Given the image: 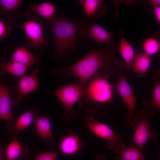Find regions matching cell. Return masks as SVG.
Listing matches in <instances>:
<instances>
[{"mask_svg":"<svg viewBox=\"0 0 160 160\" xmlns=\"http://www.w3.org/2000/svg\"><path fill=\"white\" fill-rule=\"evenodd\" d=\"M91 46L89 52L77 62L61 69L51 70L59 78L66 80L74 74L83 86L90 79L99 75L107 79L115 76L118 72L123 71L125 64L123 60L116 59V52L119 50V44L112 41L104 48H97L92 45L91 41L87 42Z\"/></svg>","mask_w":160,"mask_h":160,"instance_id":"cell-1","label":"cell"},{"mask_svg":"<svg viewBox=\"0 0 160 160\" xmlns=\"http://www.w3.org/2000/svg\"><path fill=\"white\" fill-rule=\"evenodd\" d=\"M44 20L50 28L53 36L54 57L58 58L67 57L77 40L83 20L56 16L51 20Z\"/></svg>","mask_w":160,"mask_h":160,"instance_id":"cell-2","label":"cell"},{"mask_svg":"<svg viewBox=\"0 0 160 160\" xmlns=\"http://www.w3.org/2000/svg\"><path fill=\"white\" fill-rule=\"evenodd\" d=\"M112 87L107 79L96 75L84 85L81 102L89 106L87 109L89 111L98 110L100 103H113Z\"/></svg>","mask_w":160,"mask_h":160,"instance_id":"cell-3","label":"cell"},{"mask_svg":"<svg viewBox=\"0 0 160 160\" xmlns=\"http://www.w3.org/2000/svg\"><path fill=\"white\" fill-rule=\"evenodd\" d=\"M154 110L151 107L144 106L129 124L134 132L132 143L142 151L147 141L153 142L158 137L156 131L152 128L150 122L154 115Z\"/></svg>","mask_w":160,"mask_h":160,"instance_id":"cell-4","label":"cell"},{"mask_svg":"<svg viewBox=\"0 0 160 160\" xmlns=\"http://www.w3.org/2000/svg\"><path fill=\"white\" fill-rule=\"evenodd\" d=\"M83 86L79 82L63 86L53 93L63 107V114L68 119L73 120L76 113L73 109L75 104L81 98Z\"/></svg>","mask_w":160,"mask_h":160,"instance_id":"cell-5","label":"cell"},{"mask_svg":"<svg viewBox=\"0 0 160 160\" xmlns=\"http://www.w3.org/2000/svg\"><path fill=\"white\" fill-rule=\"evenodd\" d=\"M85 126L95 135L107 141L106 146L108 149H113L122 142V135L116 134L108 125L95 119L94 116H86Z\"/></svg>","mask_w":160,"mask_h":160,"instance_id":"cell-6","label":"cell"},{"mask_svg":"<svg viewBox=\"0 0 160 160\" xmlns=\"http://www.w3.org/2000/svg\"><path fill=\"white\" fill-rule=\"evenodd\" d=\"M21 22L27 37L25 42L26 45L36 51H39L48 44L49 37L44 34L42 25L40 23L31 18Z\"/></svg>","mask_w":160,"mask_h":160,"instance_id":"cell-7","label":"cell"},{"mask_svg":"<svg viewBox=\"0 0 160 160\" xmlns=\"http://www.w3.org/2000/svg\"><path fill=\"white\" fill-rule=\"evenodd\" d=\"M79 35L82 39L89 41L93 39L98 44L111 42L113 35L95 22L83 20L80 24Z\"/></svg>","mask_w":160,"mask_h":160,"instance_id":"cell-8","label":"cell"},{"mask_svg":"<svg viewBox=\"0 0 160 160\" xmlns=\"http://www.w3.org/2000/svg\"><path fill=\"white\" fill-rule=\"evenodd\" d=\"M112 86L119 94L127 107V112L125 117L130 124L134 117L136 98L123 71L120 72L118 80Z\"/></svg>","mask_w":160,"mask_h":160,"instance_id":"cell-9","label":"cell"},{"mask_svg":"<svg viewBox=\"0 0 160 160\" xmlns=\"http://www.w3.org/2000/svg\"><path fill=\"white\" fill-rule=\"evenodd\" d=\"M38 112V109L34 107L22 114L13 124L8 123L6 129L8 135L16 139L18 133L27 128L31 124Z\"/></svg>","mask_w":160,"mask_h":160,"instance_id":"cell-10","label":"cell"},{"mask_svg":"<svg viewBox=\"0 0 160 160\" xmlns=\"http://www.w3.org/2000/svg\"><path fill=\"white\" fill-rule=\"evenodd\" d=\"M9 89L2 80L0 85V118L4 121L14 120L12 108L13 106L17 105L11 96Z\"/></svg>","mask_w":160,"mask_h":160,"instance_id":"cell-11","label":"cell"},{"mask_svg":"<svg viewBox=\"0 0 160 160\" xmlns=\"http://www.w3.org/2000/svg\"><path fill=\"white\" fill-rule=\"evenodd\" d=\"M38 71L37 69H33L30 74L23 76L20 78L17 85L18 92L17 95L21 101H23L24 95L30 93L38 88Z\"/></svg>","mask_w":160,"mask_h":160,"instance_id":"cell-12","label":"cell"},{"mask_svg":"<svg viewBox=\"0 0 160 160\" xmlns=\"http://www.w3.org/2000/svg\"><path fill=\"white\" fill-rule=\"evenodd\" d=\"M82 142L79 136L70 129L68 134L61 140L60 148L63 154L74 156L82 149Z\"/></svg>","mask_w":160,"mask_h":160,"instance_id":"cell-13","label":"cell"},{"mask_svg":"<svg viewBox=\"0 0 160 160\" xmlns=\"http://www.w3.org/2000/svg\"><path fill=\"white\" fill-rule=\"evenodd\" d=\"M81 5L86 15L89 17L96 18L107 15L108 6L102 0H78L76 1Z\"/></svg>","mask_w":160,"mask_h":160,"instance_id":"cell-14","label":"cell"},{"mask_svg":"<svg viewBox=\"0 0 160 160\" xmlns=\"http://www.w3.org/2000/svg\"><path fill=\"white\" fill-rule=\"evenodd\" d=\"M113 151L119 154L114 160H145L142 151L133 143L130 146H126L121 142Z\"/></svg>","mask_w":160,"mask_h":160,"instance_id":"cell-15","label":"cell"},{"mask_svg":"<svg viewBox=\"0 0 160 160\" xmlns=\"http://www.w3.org/2000/svg\"><path fill=\"white\" fill-rule=\"evenodd\" d=\"M35 123L37 135L45 141L48 145L53 144L55 142L49 117L44 115L37 116L35 118Z\"/></svg>","mask_w":160,"mask_h":160,"instance_id":"cell-16","label":"cell"},{"mask_svg":"<svg viewBox=\"0 0 160 160\" xmlns=\"http://www.w3.org/2000/svg\"><path fill=\"white\" fill-rule=\"evenodd\" d=\"M11 60L28 67L32 65H37L41 63L39 55H34L22 46L18 47L15 49L12 55Z\"/></svg>","mask_w":160,"mask_h":160,"instance_id":"cell-17","label":"cell"},{"mask_svg":"<svg viewBox=\"0 0 160 160\" xmlns=\"http://www.w3.org/2000/svg\"><path fill=\"white\" fill-rule=\"evenodd\" d=\"M27 144L14 139L6 148H3L6 158L12 160H20L24 158L28 152Z\"/></svg>","mask_w":160,"mask_h":160,"instance_id":"cell-18","label":"cell"},{"mask_svg":"<svg viewBox=\"0 0 160 160\" xmlns=\"http://www.w3.org/2000/svg\"><path fill=\"white\" fill-rule=\"evenodd\" d=\"M151 60V56L140 53L135 56L131 69L138 77H144L150 72Z\"/></svg>","mask_w":160,"mask_h":160,"instance_id":"cell-19","label":"cell"},{"mask_svg":"<svg viewBox=\"0 0 160 160\" xmlns=\"http://www.w3.org/2000/svg\"><path fill=\"white\" fill-rule=\"evenodd\" d=\"M122 30L119 32L120 40L119 44V50L121 56L125 64V68L131 69L135 59L134 49L131 44L124 36Z\"/></svg>","mask_w":160,"mask_h":160,"instance_id":"cell-20","label":"cell"},{"mask_svg":"<svg viewBox=\"0 0 160 160\" xmlns=\"http://www.w3.org/2000/svg\"><path fill=\"white\" fill-rule=\"evenodd\" d=\"M30 13H34L43 17L44 19L51 20L55 18L56 8L49 1H45L38 4H29Z\"/></svg>","mask_w":160,"mask_h":160,"instance_id":"cell-21","label":"cell"},{"mask_svg":"<svg viewBox=\"0 0 160 160\" xmlns=\"http://www.w3.org/2000/svg\"><path fill=\"white\" fill-rule=\"evenodd\" d=\"M142 47L144 52L151 56L155 55L160 57V32H153L143 41Z\"/></svg>","mask_w":160,"mask_h":160,"instance_id":"cell-22","label":"cell"},{"mask_svg":"<svg viewBox=\"0 0 160 160\" xmlns=\"http://www.w3.org/2000/svg\"><path fill=\"white\" fill-rule=\"evenodd\" d=\"M1 59L0 68L1 76H3L4 73L7 72L21 77L24 76L28 68L23 64L13 60L6 62L4 58Z\"/></svg>","mask_w":160,"mask_h":160,"instance_id":"cell-23","label":"cell"},{"mask_svg":"<svg viewBox=\"0 0 160 160\" xmlns=\"http://www.w3.org/2000/svg\"><path fill=\"white\" fill-rule=\"evenodd\" d=\"M151 76L154 79V82L151 99L149 101L144 100L142 103L144 106H150L160 112V70L154 72Z\"/></svg>","mask_w":160,"mask_h":160,"instance_id":"cell-24","label":"cell"},{"mask_svg":"<svg viewBox=\"0 0 160 160\" xmlns=\"http://www.w3.org/2000/svg\"><path fill=\"white\" fill-rule=\"evenodd\" d=\"M23 3L21 0H0V5L1 8L8 12L15 10Z\"/></svg>","mask_w":160,"mask_h":160,"instance_id":"cell-25","label":"cell"},{"mask_svg":"<svg viewBox=\"0 0 160 160\" xmlns=\"http://www.w3.org/2000/svg\"><path fill=\"white\" fill-rule=\"evenodd\" d=\"M11 29V25L1 19L0 20V39L8 37L10 34Z\"/></svg>","mask_w":160,"mask_h":160,"instance_id":"cell-26","label":"cell"},{"mask_svg":"<svg viewBox=\"0 0 160 160\" xmlns=\"http://www.w3.org/2000/svg\"><path fill=\"white\" fill-rule=\"evenodd\" d=\"M57 154V152L45 151L37 154L32 160H56Z\"/></svg>","mask_w":160,"mask_h":160,"instance_id":"cell-27","label":"cell"},{"mask_svg":"<svg viewBox=\"0 0 160 160\" xmlns=\"http://www.w3.org/2000/svg\"><path fill=\"white\" fill-rule=\"evenodd\" d=\"M155 16L159 24L160 25V6L153 7Z\"/></svg>","mask_w":160,"mask_h":160,"instance_id":"cell-28","label":"cell"},{"mask_svg":"<svg viewBox=\"0 0 160 160\" xmlns=\"http://www.w3.org/2000/svg\"><path fill=\"white\" fill-rule=\"evenodd\" d=\"M147 3L154 6H160V0H151L148 1Z\"/></svg>","mask_w":160,"mask_h":160,"instance_id":"cell-29","label":"cell"},{"mask_svg":"<svg viewBox=\"0 0 160 160\" xmlns=\"http://www.w3.org/2000/svg\"><path fill=\"white\" fill-rule=\"evenodd\" d=\"M92 160H106L105 156L100 153H97L94 159Z\"/></svg>","mask_w":160,"mask_h":160,"instance_id":"cell-30","label":"cell"},{"mask_svg":"<svg viewBox=\"0 0 160 160\" xmlns=\"http://www.w3.org/2000/svg\"><path fill=\"white\" fill-rule=\"evenodd\" d=\"M0 160H12L8 159L4 157L3 156V155L1 154V153H0Z\"/></svg>","mask_w":160,"mask_h":160,"instance_id":"cell-31","label":"cell"},{"mask_svg":"<svg viewBox=\"0 0 160 160\" xmlns=\"http://www.w3.org/2000/svg\"><path fill=\"white\" fill-rule=\"evenodd\" d=\"M157 160H160V150L159 151L158 157Z\"/></svg>","mask_w":160,"mask_h":160,"instance_id":"cell-32","label":"cell"}]
</instances>
